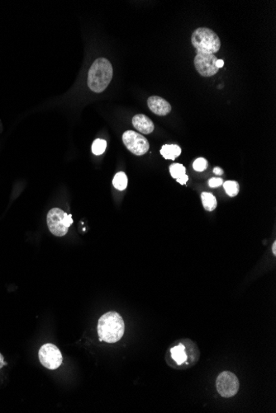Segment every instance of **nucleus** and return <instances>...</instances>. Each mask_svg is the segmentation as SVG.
Here are the masks:
<instances>
[{
    "label": "nucleus",
    "instance_id": "nucleus-1",
    "mask_svg": "<svg viewBox=\"0 0 276 413\" xmlns=\"http://www.w3.org/2000/svg\"><path fill=\"white\" fill-rule=\"evenodd\" d=\"M125 324L122 317L116 312H109L99 318L98 334L100 341L108 343L118 342L124 334Z\"/></svg>",
    "mask_w": 276,
    "mask_h": 413
},
{
    "label": "nucleus",
    "instance_id": "nucleus-2",
    "mask_svg": "<svg viewBox=\"0 0 276 413\" xmlns=\"http://www.w3.org/2000/svg\"><path fill=\"white\" fill-rule=\"evenodd\" d=\"M113 74L110 61L106 58L97 59L89 69L88 86L94 93H102L111 82Z\"/></svg>",
    "mask_w": 276,
    "mask_h": 413
},
{
    "label": "nucleus",
    "instance_id": "nucleus-3",
    "mask_svg": "<svg viewBox=\"0 0 276 413\" xmlns=\"http://www.w3.org/2000/svg\"><path fill=\"white\" fill-rule=\"evenodd\" d=\"M170 359L173 366L188 367L195 363L199 354L195 345L188 340L183 341L174 345L169 351Z\"/></svg>",
    "mask_w": 276,
    "mask_h": 413
},
{
    "label": "nucleus",
    "instance_id": "nucleus-4",
    "mask_svg": "<svg viewBox=\"0 0 276 413\" xmlns=\"http://www.w3.org/2000/svg\"><path fill=\"white\" fill-rule=\"evenodd\" d=\"M192 45L196 50L214 54L221 47V41L217 34L211 29L199 27L194 31L191 37Z\"/></svg>",
    "mask_w": 276,
    "mask_h": 413
},
{
    "label": "nucleus",
    "instance_id": "nucleus-5",
    "mask_svg": "<svg viewBox=\"0 0 276 413\" xmlns=\"http://www.w3.org/2000/svg\"><path fill=\"white\" fill-rule=\"evenodd\" d=\"M48 228L53 235L62 237L67 234L68 230L73 224L71 214H67L59 208H53L48 212Z\"/></svg>",
    "mask_w": 276,
    "mask_h": 413
},
{
    "label": "nucleus",
    "instance_id": "nucleus-6",
    "mask_svg": "<svg viewBox=\"0 0 276 413\" xmlns=\"http://www.w3.org/2000/svg\"><path fill=\"white\" fill-rule=\"evenodd\" d=\"M216 388L221 396L232 398L235 396L239 390V380L233 373L224 371L217 377Z\"/></svg>",
    "mask_w": 276,
    "mask_h": 413
},
{
    "label": "nucleus",
    "instance_id": "nucleus-7",
    "mask_svg": "<svg viewBox=\"0 0 276 413\" xmlns=\"http://www.w3.org/2000/svg\"><path fill=\"white\" fill-rule=\"evenodd\" d=\"M39 360L41 365L48 370H57L62 364V355L57 346L52 343L43 345L39 350Z\"/></svg>",
    "mask_w": 276,
    "mask_h": 413
},
{
    "label": "nucleus",
    "instance_id": "nucleus-8",
    "mask_svg": "<svg viewBox=\"0 0 276 413\" xmlns=\"http://www.w3.org/2000/svg\"><path fill=\"white\" fill-rule=\"evenodd\" d=\"M122 141L127 149L137 156L146 154L150 148L147 140L143 135L133 130H128L124 133Z\"/></svg>",
    "mask_w": 276,
    "mask_h": 413
},
{
    "label": "nucleus",
    "instance_id": "nucleus-9",
    "mask_svg": "<svg viewBox=\"0 0 276 413\" xmlns=\"http://www.w3.org/2000/svg\"><path fill=\"white\" fill-rule=\"evenodd\" d=\"M217 59L214 54H209L197 50V56L194 58V66L198 74L204 77H212L218 72L216 67Z\"/></svg>",
    "mask_w": 276,
    "mask_h": 413
},
{
    "label": "nucleus",
    "instance_id": "nucleus-10",
    "mask_svg": "<svg viewBox=\"0 0 276 413\" xmlns=\"http://www.w3.org/2000/svg\"><path fill=\"white\" fill-rule=\"evenodd\" d=\"M148 107L156 115L165 116L171 112L170 104L159 96H152L147 99Z\"/></svg>",
    "mask_w": 276,
    "mask_h": 413
},
{
    "label": "nucleus",
    "instance_id": "nucleus-11",
    "mask_svg": "<svg viewBox=\"0 0 276 413\" xmlns=\"http://www.w3.org/2000/svg\"><path fill=\"white\" fill-rule=\"evenodd\" d=\"M133 125L134 128L142 134H150L154 130L155 126L153 121L142 114H138L133 117Z\"/></svg>",
    "mask_w": 276,
    "mask_h": 413
},
{
    "label": "nucleus",
    "instance_id": "nucleus-12",
    "mask_svg": "<svg viewBox=\"0 0 276 413\" xmlns=\"http://www.w3.org/2000/svg\"><path fill=\"white\" fill-rule=\"evenodd\" d=\"M161 154L165 159L174 160L181 155V148L177 145H165L161 148Z\"/></svg>",
    "mask_w": 276,
    "mask_h": 413
},
{
    "label": "nucleus",
    "instance_id": "nucleus-13",
    "mask_svg": "<svg viewBox=\"0 0 276 413\" xmlns=\"http://www.w3.org/2000/svg\"><path fill=\"white\" fill-rule=\"evenodd\" d=\"M201 199H202L203 206L205 210L208 211H213L217 207V200L215 197L209 192H203L201 194Z\"/></svg>",
    "mask_w": 276,
    "mask_h": 413
},
{
    "label": "nucleus",
    "instance_id": "nucleus-14",
    "mask_svg": "<svg viewBox=\"0 0 276 413\" xmlns=\"http://www.w3.org/2000/svg\"><path fill=\"white\" fill-rule=\"evenodd\" d=\"M113 184L116 189L119 190H125L128 186V177L123 172H119L113 178Z\"/></svg>",
    "mask_w": 276,
    "mask_h": 413
},
{
    "label": "nucleus",
    "instance_id": "nucleus-15",
    "mask_svg": "<svg viewBox=\"0 0 276 413\" xmlns=\"http://www.w3.org/2000/svg\"><path fill=\"white\" fill-rule=\"evenodd\" d=\"M223 186L229 197H236L239 192V184L235 181H227L223 184Z\"/></svg>",
    "mask_w": 276,
    "mask_h": 413
},
{
    "label": "nucleus",
    "instance_id": "nucleus-16",
    "mask_svg": "<svg viewBox=\"0 0 276 413\" xmlns=\"http://www.w3.org/2000/svg\"><path fill=\"white\" fill-rule=\"evenodd\" d=\"M107 142L105 140H101V139H97L94 141V143L92 145V152L93 154L95 155H100V154H104L106 149Z\"/></svg>",
    "mask_w": 276,
    "mask_h": 413
},
{
    "label": "nucleus",
    "instance_id": "nucleus-17",
    "mask_svg": "<svg viewBox=\"0 0 276 413\" xmlns=\"http://www.w3.org/2000/svg\"><path fill=\"white\" fill-rule=\"evenodd\" d=\"M170 172L172 178H175V179H178L186 174V169L181 163H174V164L170 165Z\"/></svg>",
    "mask_w": 276,
    "mask_h": 413
},
{
    "label": "nucleus",
    "instance_id": "nucleus-18",
    "mask_svg": "<svg viewBox=\"0 0 276 413\" xmlns=\"http://www.w3.org/2000/svg\"><path fill=\"white\" fill-rule=\"evenodd\" d=\"M207 167H208V161L204 158H197L193 164V168L197 172L205 171Z\"/></svg>",
    "mask_w": 276,
    "mask_h": 413
},
{
    "label": "nucleus",
    "instance_id": "nucleus-19",
    "mask_svg": "<svg viewBox=\"0 0 276 413\" xmlns=\"http://www.w3.org/2000/svg\"><path fill=\"white\" fill-rule=\"evenodd\" d=\"M223 184L222 178H213L209 181V185L212 188H215L217 186H221Z\"/></svg>",
    "mask_w": 276,
    "mask_h": 413
},
{
    "label": "nucleus",
    "instance_id": "nucleus-20",
    "mask_svg": "<svg viewBox=\"0 0 276 413\" xmlns=\"http://www.w3.org/2000/svg\"><path fill=\"white\" fill-rule=\"evenodd\" d=\"M188 180H189V177L185 174V175L183 176L181 178H178L177 182H178L179 183H181V185H184V184L188 182Z\"/></svg>",
    "mask_w": 276,
    "mask_h": 413
},
{
    "label": "nucleus",
    "instance_id": "nucleus-21",
    "mask_svg": "<svg viewBox=\"0 0 276 413\" xmlns=\"http://www.w3.org/2000/svg\"><path fill=\"white\" fill-rule=\"evenodd\" d=\"M213 173H215L216 175H222L223 174V170L221 168H215L213 169Z\"/></svg>",
    "mask_w": 276,
    "mask_h": 413
},
{
    "label": "nucleus",
    "instance_id": "nucleus-22",
    "mask_svg": "<svg viewBox=\"0 0 276 413\" xmlns=\"http://www.w3.org/2000/svg\"><path fill=\"white\" fill-rule=\"evenodd\" d=\"M224 65V61L222 60H217V62H216V67L217 69H220V68L223 67Z\"/></svg>",
    "mask_w": 276,
    "mask_h": 413
},
{
    "label": "nucleus",
    "instance_id": "nucleus-23",
    "mask_svg": "<svg viewBox=\"0 0 276 413\" xmlns=\"http://www.w3.org/2000/svg\"><path fill=\"white\" fill-rule=\"evenodd\" d=\"M5 366H6V362H5L4 356H3L2 354L0 353V369L4 367Z\"/></svg>",
    "mask_w": 276,
    "mask_h": 413
},
{
    "label": "nucleus",
    "instance_id": "nucleus-24",
    "mask_svg": "<svg viewBox=\"0 0 276 413\" xmlns=\"http://www.w3.org/2000/svg\"><path fill=\"white\" fill-rule=\"evenodd\" d=\"M276 242H274L273 243V246H272V252L274 253V255H276Z\"/></svg>",
    "mask_w": 276,
    "mask_h": 413
}]
</instances>
